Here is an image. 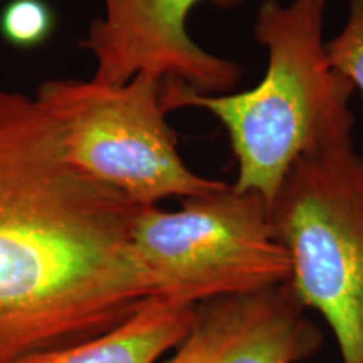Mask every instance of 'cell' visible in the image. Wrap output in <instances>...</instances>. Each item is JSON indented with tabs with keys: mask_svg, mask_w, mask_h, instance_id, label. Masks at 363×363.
<instances>
[{
	"mask_svg": "<svg viewBox=\"0 0 363 363\" xmlns=\"http://www.w3.org/2000/svg\"><path fill=\"white\" fill-rule=\"evenodd\" d=\"M143 207L67 160L38 99L0 88V363L98 337L155 296L133 249Z\"/></svg>",
	"mask_w": 363,
	"mask_h": 363,
	"instance_id": "6da1fadb",
	"label": "cell"
},
{
	"mask_svg": "<svg viewBox=\"0 0 363 363\" xmlns=\"http://www.w3.org/2000/svg\"><path fill=\"white\" fill-rule=\"evenodd\" d=\"M330 0H264L252 33L266 51L262 79L239 93L202 94L163 81L167 113L199 108L225 128L238 167L233 187L269 206L299 158L353 142V84L331 66L325 40Z\"/></svg>",
	"mask_w": 363,
	"mask_h": 363,
	"instance_id": "7a4b0ae2",
	"label": "cell"
},
{
	"mask_svg": "<svg viewBox=\"0 0 363 363\" xmlns=\"http://www.w3.org/2000/svg\"><path fill=\"white\" fill-rule=\"evenodd\" d=\"M267 214L299 301L328 325L342 363H363V157L353 142L299 158Z\"/></svg>",
	"mask_w": 363,
	"mask_h": 363,
	"instance_id": "3957f363",
	"label": "cell"
},
{
	"mask_svg": "<svg viewBox=\"0 0 363 363\" xmlns=\"http://www.w3.org/2000/svg\"><path fill=\"white\" fill-rule=\"evenodd\" d=\"M162 89L148 74L118 86L62 78L45 81L34 98L59 125L67 160L138 206L224 189L184 162Z\"/></svg>",
	"mask_w": 363,
	"mask_h": 363,
	"instance_id": "277c9868",
	"label": "cell"
},
{
	"mask_svg": "<svg viewBox=\"0 0 363 363\" xmlns=\"http://www.w3.org/2000/svg\"><path fill=\"white\" fill-rule=\"evenodd\" d=\"M133 249L155 296L190 305L286 283L291 276L264 199L233 184L184 199L177 211L145 206L135 222Z\"/></svg>",
	"mask_w": 363,
	"mask_h": 363,
	"instance_id": "5b68a950",
	"label": "cell"
},
{
	"mask_svg": "<svg viewBox=\"0 0 363 363\" xmlns=\"http://www.w3.org/2000/svg\"><path fill=\"white\" fill-rule=\"evenodd\" d=\"M103 16L89 22L79 48L96 66L91 79L118 86L138 74L174 79L202 94L230 93L242 67L206 51L190 38L187 22L199 4L233 9L244 0H99Z\"/></svg>",
	"mask_w": 363,
	"mask_h": 363,
	"instance_id": "8992f818",
	"label": "cell"
},
{
	"mask_svg": "<svg viewBox=\"0 0 363 363\" xmlns=\"http://www.w3.org/2000/svg\"><path fill=\"white\" fill-rule=\"evenodd\" d=\"M323 345V330L286 281L199 303L165 363H305Z\"/></svg>",
	"mask_w": 363,
	"mask_h": 363,
	"instance_id": "52a82bcc",
	"label": "cell"
},
{
	"mask_svg": "<svg viewBox=\"0 0 363 363\" xmlns=\"http://www.w3.org/2000/svg\"><path fill=\"white\" fill-rule=\"evenodd\" d=\"M195 310L197 305L153 296L98 337L30 353L16 363H157L185 338Z\"/></svg>",
	"mask_w": 363,
	"mask_h": 363,
	"instance_id": "ba28073f",
	"label": "cell"
},
{
	"mask_svg": "<svg viewBox=\"0 0 363 363\" xmlns=\"http://www.w3.org/2000/svg\"><path fill=\"white\" fill-rule=\"evenodd\" d=\"M56 17L45 0H11L0 12V34L17 49H34L52 35Z\"/></svg>",
	"mask_w": 363,
	"mask_h": 363,
	"instance_id": "9c48e42d",
	"label": "cell"
},
{
	"mask_svg": "<svg viewBox=\"0 0 363 363\" xmlns=\"http://www.w3.org/2000/svg\"><path fill=\"white\" fill-rule=\"evenodd\" d=\"M331 66L363 96V0H348V13L340 33L326 40Z\"/></svg>",
	"mask_w": 363,
	"mask_h": 363,
	"instance_id": "30bf717a",
	"label": "cell"
}]
</instances>
